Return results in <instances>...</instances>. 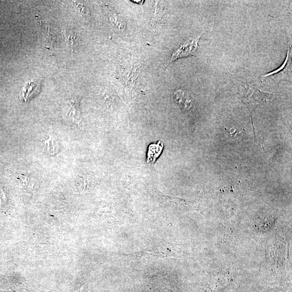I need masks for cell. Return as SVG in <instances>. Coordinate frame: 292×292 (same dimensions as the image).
Instances as JSON below:
<instances>
[{
	"label": "cell",
	"instance_id": "1",
	"mask_svg": "<svg viewBox=\"0 0 292 292\" xmlns=\"http://www.w3.org/2000/svg\"><path fill=\"white\" fill-rule=\"evenodd\" d=\"M172 250L170 247H168V245L162 242H155L151 244L149 247L144 250L133 253L132 255H128V258L142 259V258H164L167 257H174Z\"/></svg>",
	"mask_w": 292,
	"mask_h": 292
},
{
	"label": "cell",
	"instance_id": "2",
	"mask_svg": "<svg viewBox=\"0 0 292 292\" xmlns=\"http://www.w3.org/2000/svg\"><path fill=\"white\" fill-rule=\"evenodd\" d=\"M201 36L188 38L173 52L169 59L167 66L176 60L189 56H196L199 47V42Z\"/></svg>",
	"mask_w": 292,
	"mask_h": 292
},
{
	"label": "cell",
	"instance_id": "3",
	"mask_svg": "<svg viewBox=\"0 0 292 292\" xmlns=\"http://www.w3.org/2000/svg\"><path fill=\"white\" fill-rule=\"evenodd\" d=\"M272 95L264 93L259 90L254 92L252 94H245L241 95L242 102L247 106L251 115L255 111L258 106L264 102L268 101Z\"/></svg>",
	"mask_w": 292,
	"mask_h": 292
},
{
	"label": "cell",
	"instance_id": "4",
	"mask_svg": "<svg viewBox=\"0 0 292 292\" xmlns=\"http://www.w3.org/2000/svg\"><path fill=\"white\" fill-rule=\"evenodd\" d=\"M174 99L175 102L180 106L183 111H189L193 107V103L190 95L182 89L175 91Z\"/></svg>",
	"mask_w": 292,
	"mask_h": 292
},
{
	"label": "cell",
	"instance_id": "5",
	"mask_svg": "<svg viewBox=\"0 0 292 292\" xmlns=\"http://www.w3.org/2000/svg\"><path fill=\"white\" fill-rule=\"evenodd\" d=\"M41 89V84L38 81L27 83L21 91L23 101L26 102L38 94Z\"/></svg>",
	"mask_w": 292,
	"mask_h": 292
},
{
	"label": "cell",
	"instance_id": "6",
	"mask_svg": "<svg viewBox=\"0 0 292 292\" xmlns=\"http://www.w3.org/2000/svg\"><path fill=\"white\" fill-rule=\"evenodd\" d=\"M164 149V144L159 141L157 144L150 145L149 148L147 162L150 165L155 164L157 158L160 156Z\"/></svg>",
	"mask_w": 292,
	"mask_h": 292
},
{
	"label": "cell",
	"instance_id": "7",
	"mask_svg": "<svg viewBox=\"0 0 292 292\" xmlns=\"http://www.w3.org/2000/svg\"><path fill=\"white\" fill-rule=\"evenodd\" d=\"M108 15L110 21L114 26L116 27L117 29L119 30V31L121 32H124L126 26L124 21L122 20L121 18L119 16L117 13H115L110 10H108Z\"/></svg>",
	"mask_w": 292,
	"mask_h": 292
},
{
	"label": "cell",
	"instance_id": "8",
	"mask_svg": "<svg viewBox=\"0 0 292 292\" xmlns=\"http://www.w3.org/2000/svg\"><path fill=\"white\" fill-rule=\"evenodd\" d=\"M43 145L44 149L51 155H55L59 151V143L52 136H50L48 140L44 141Z\"/></svg>",
	"mask_w": 292,
	"mask_h": 292
},
{
	"label": "cell",
	"instance_id": "9",
	"mask_svg": "<svg viewBox=\"0 0 292 292\" xmlns=\"http://www.w3.org/2000/svg\"><path fill=\"white\" fill-rule=\"evenodd\" d=\"M289 51L288 50L286 59L285 61V62L283 63V64H282V66L280 67V68H278V70H275V71H274L271 73H268L266 75H263V76H264V77L270 76L271 75H275L276 74H278V73H280L281 71H282L283 70V69L286 67V66L287 64L288 58H289Z\"/></svg>",
	"mask_w": 292,
	"mask_h": 292
}]
</instances>
